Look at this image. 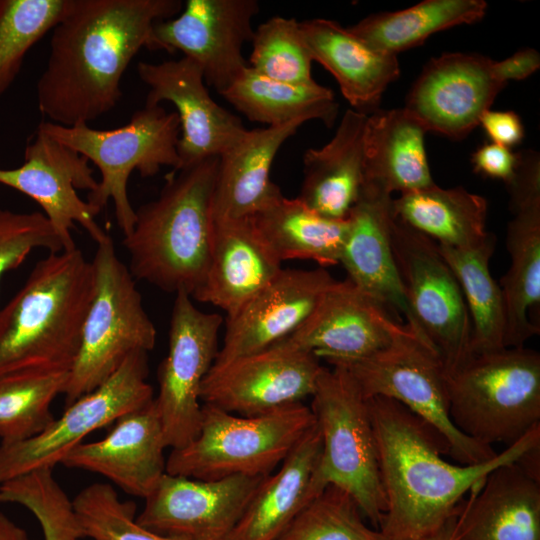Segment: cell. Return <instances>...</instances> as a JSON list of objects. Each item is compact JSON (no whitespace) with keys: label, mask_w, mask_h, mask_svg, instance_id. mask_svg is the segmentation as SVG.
<instances>
[{"label":"cell","mask_w":540,"mask_h":540,"mask_svg":"<svg viewBox=\"0 0 540 540\" xmlns=\"http://www.w3.org/2000/svg\"><path fill=\"white\" fill-rule=\"evenodd\" d=\"M181 0H71L52 29L45 70L37 86L42 115L73 126L112 110L121 79L146 48L153 25L177 16Z\"/></svg>","instance_id":"1"},{"label":"cell","mask_w":540,"mask_h":540,"mask_svg":"<svg viewBox=\"0 0 540 540\" xmlns=\"http://www.w3.org/2000/svg\"><path fill=\"white\" fill-rule=\"evenodd\" d=\"M387 510L379 527L386 540H430L456 513L471 488L501 465L540 449V425L493 458L450 463L444 437L399 402L367 399Z\"/></svg>","instance_id":"2"},{"label":"cell","mask_w":540,"mask_h":540,"mask_svg":"<svg viewBox=\"0 0 540 540\" xmlns=\"http://www.w3.org/2000/svg\"><path fill=\"white\" fill-rule=\"evenodd\" d=\"M219 156L173 170L159 196L141 205L124 236L134 279L190 297L205 277L212 247V197Z\"/></svg>","instance_id":"3"},{"label":"cell","mask_w":540,"mask_h":540,"mask_svg":"<svg viewBox=\"0 0 540 540\" xmlns=\"http://www.w3.org/2000/svg\"><path fill=\"white\" fill-rule=\"evenodd\" d=\"M93 291L92 263L77 247L39 260L0 309V376L25 369L70 370Z\"/></svg>","instance_id":"4"},{"label":"cell","mask_w":540,"mask_h":540,"mask_svg":"<svg viewBox=\"0 0 540 540\" xmlns=\"http://www.w3.org/2000/svg\"><path fill=\"white\" fill-rule=\"evenodd\" d=\"M449 415L485 447L510 446L540 425V354L523 347L471 354L446 370Z\"/></svg>","instance_id":"5"},{"label":"cell","mask_w":540,"mask_h":540,"mask_svg":"<svg viewBox=\"0 0 540 540\" xmlns=\"http://www.w3.org/2000/svg\"><path fill=\"white\" fill-rule=\"evenodd\" d=\"M314 424L310 407L302 402L255 416L202 404L198 435L187 445L172 449L166 473L200 480L233 475L265 477L280 466Z\"/></svg>","instance_id":"6"},{"label":"cell","mask_w":540,"mask_h":540,"mask_svg":"<svg viewBox=\"0 0 540 540\" xmlns=\"http://www.w3.org/2000/svg\"><path fill=\"white\" fill-rule=\"evenodd\" d=\"M38 130L92 162L101 173L97 188L87 201L103 209L112 200L116 222L124 236L133 229L136 212L128 197L129 176L137 170L142 177L159 173L161 167H180L178 141L180 121L176 112L161 105H144L125 125L98 130L87 123L62 126L41 122Z\"/></svg>","instance_id":"7"},{"label":"cell","mask_w":540,"mask_h":540,"mask_svg":"<svg viewBox=\"0 0 540 540\" xmlns=\"http://www.w3.org/2000/svg\"><path fill=\"white\" fill-rule=\"evenodd\" d=\"M311 397L322 442L318 484L350 495L363 517L379 530L387 502L367 399L341 366L323 367Z\"/></svg>","instance_id":"8"},{"label":"cell","mask_w":540,"mask_h":540,"mask_svg":"<svg viewBox=\"0 0 540 540\" xmlns=\"http://www.w3.org/2000/svg\"><path fill=\"white\" fill-rule=\"evenodd\" d=\"M91 263L94 291L63 393L66 406L100 386L129 354L148 352L156 343L154 323L111 237L97 244Z\"/></svg>","instance_id":"9"},{"label":"cell","mask_w":540,"mask_h":540,"mask_svg":"<svg viewBox=\"0 0 540 540\" xmlns=\"http://www.w3.org/2000/svg\"><path fill=\"white\" fill-rule=\"evenodd\" d=\"M332 366L343 367L366 399H393L430 424L444 437L456 463L479 464L498 453L469 439L453 425L444 361L416 325L403 324L385 348L368 357Z\"/></svg>","instance_id":"10"},{"label":"cell","mask_w":540,"mask_h":540,"mask_svg":"<svg viewBox=\"0 0 540 540\" xmlns=\"http://www.w3.org/2000/svg\"><path fill=\"white\" fill-rule=\"evenodd\" d=\"M147 352L129 354L100 386L66 406L42 433L14 444H0V484L31 471L61 464L92 432L149 404Z\"/></svg>","instance_id":"11"},{"label":"cell","mask_w":540,"mask_h":540,"mask_svg":"<svg viewBox=\"0 0 540 540\" xmlns=\"http://www.w3.org/2000/svg\"><path fill=\"white\" fill-rule=\"evenodd\" d=\"M392 250L411 322L441 355L449 370L471 355V325L460 285L438 244L396 215Z\"/></svg>","instance_id":"12"},{"label":"cell","mask_w":540,"mask_h":540,"mask_svg":"<svg viewBox=\"0 0 540 540\" xmlns=\"http://www.w3.org/2000/svg\"><path fill=\"white\" fill-rule=\"evenodd\" d=\"M222 323L220 314L199 310L187 293L175 294L168 353L158 369L159 391L154 398L171 449L187 445L200 431V388L219 352Z\"/></svg>","instance_id":"13"},{"label":"cell","mask_w":540,"mask_h":540,"mask_svg":"<svg viewBox=\"0 0 540 540\" xmlns=\"http://www.w3.org/2000/svg\"><path fill=\"white\" fill-rule=\"evenodd\" d=\"M314 354L282 342L213 364L200 400L241 416H255L300 403L312 396L324 366Z\"/></svg>","instance_id":"14"},{"label":"cell","mask_w":540,"mask_h":540,"mask_svg":"<svg viewBox=\"0 0 540 540\" xmlns=\"http://www.w3.org/2000/svg\"><path fill=\"white\" fill-rule=\"evenodd\" d=\"M258 13L257 0H187L178 16L153 25L146 49L181 51L221 95L249 67L243 45Z\"/></svg>","instance_id":"15"},{"label":"cell","mask_w":540,"mask_h":540,"mask_svg":"<svg viewBox=\"0 0 540 540\" xmlns=\"http://www.w3.org/2000/svg\"><path fill=\"white\" fill-rule=\"evenodd\" d=\"M89 160L36 129L17 168H0V184L33 199L43 210L63 250L76 248L71 231L78 223L96 244L110 236L98 225L101 209L80 198L77 190L94 191L98 181Z\"/></svg>","instance_id":"16"},{"label":"cell","mask_w":540,"mask_h":540,"mask_svg":"<svg viewBox=\"0 0 540 540\" xmlns=\"http://www.w3.org/2000/svg\"><path fill=\"white\" fill-rule=\"evenodd\" d=\"M265 477L200 480L165 473L145 498L136 522L183 540H225Z\"/></svg>","instance_id":"17"},{"label":"cell","mask_w":540,"mask_h":540,"mask_svg":"<svg viewBox=\"0 0 540 540\" xmlns=\"http://www.w3.org/2000/svg\"><path fill=\"white\" fill-rule=\"evenodd\" d=\"M494 61L479 54L443 53L430 60L410 89L404 107L427 132L466 137L506 84Z\"/></svg>","instance_id":"18"},{"label":"cell","mask_w":540,"mask_h":540,"mask_svg":"<svg viewBox=\"0 0 540 540\" xmlns=\"http://www.w3.org/2000/svg\"><path fill=\"white\" fill-rule=\"evenodd\" d=\"M137 72L149 87L145 105L168 101L177 110L179 168L220 156L246 132L241 119L211 97L202 70L193 60L183 56L161 63L141 61Z\"/></svg>","instance_id":"19"},{"label":"cell","mask_w":540,"mask_h":540,"mask_svg":"<svg viewBox=\"0 0 540 540\" xmlns=\"http://www.w3.org/2000/svg\"><path fill=\"white\" fill-rule=\"evenodd\" d=\"M402 326L383 306L346 279L336 281L306 321L280 342L333 365L378 352Z\"/></svg>","instance_id":"20"},{"label":"cell","mask_w":540,"mask_h":540,"mask_svg":"<svg viewBox=\"0 0 540 540\" xmlns=\"http://www.w3.org/2000/svg\"><path fill=\"white\" fill-rule=\"evenodd\" d=\"M336 281L323 267L282 268L233 316L226 318L223 344L213 364L258 352L291 335Z\"/></svg>","instance_id":"21"},{"label":"cell","mask_w":540,"mask_h":540,"mask_svg":"<svg viewBox=\"0 0 540 540\" xmlns=\"http://www.w3.org/2000/svg\"><path fill=\"white\" fill-rule=\"evenodd\" d=\"M450 540H540V475L520 461L474 485L448 522Z\"/></svg>","instance_id":"22"},{"label":"cell","mask_w":540,"mask_h":540,"mask_svg":"<svg viewBox=\"0 0 540 540\" xmlns=\"http://www.w3.org/2000/svg\"><path fill=\"white\" fill-rule=\"evenodd\" d=\"M165 448L153 399L120 417L103 439L76 446L61 464L100 474L126 493L145 499L166 473Z\"/></svg>","instance_id":"23"},{"label":"cell","mask_w":540,"mask_h":540,"mask_svg":"<svg viewBox=\"0 0 540 540\" xmlns=\"http://www.w3.org/2000/svg\"><path fill=\"white\" fill-rule=\"evenodd\" d=\"M395 219L391 195L361 188L351 208L339 263L348 280L386 310L411 322L403 285L395 263L391 231Z\"/></svg>","instance_id":"24"},{"label":"cell","mask_w":540,"mask_h":540,"mask_svg":"<svg viewBox=\"0 0 540 540\" xmlns=\"http://www.w3.org/2000/svg\"><path fill=\"white\" fill-rule=\"evenodd\" d=\"M306 121L246 130L219 156L212 197L213 222L249 218L283 194L271 180L273 161L281 146Z\"/></svg>","instance_id":"25"},{"label":"cell","mask_w":540,"mask_h":540,"mask_svg":"<svg viewBox=\"0 0 540 540\" xmlns=\"http://www.w3.org/2000/svg\"><path fill=\"white\" fill-rule=\"evenodd\" d=\"M249 218L214 222L208 268L191 297L233 316L282 269Z\"/></svg>","instance_id":"26"},{"label":"cell","mask_w":540,"mask_h":540,"mask_svg":"<svg viewBox=\"0 0 540 540\" xmlns=\"http://www.w3.org/2000/svg\"><path fill=\"white\" fill-rule=\"evenodd\" d=\"M300 29L312 60L333 75L352 109L367 115L377 110L382 94L399 77L397 55L371 47L333 20H305Z\"/></svg>","instance_id":"27"},{"label":"cell","mask_w":540,"mask_h":540,"mask_svg":"<svg viewBox=\"0 0 540 540\" xmlns=\"http://www.w3.org/2000/svg\"><path fill=\"white\" fill-rule=\"evenodd\" d=\"M322 449L316 423L266 476L225 540H276L300 511L325 488L317 482Z\"/></svg>","instance_id":"28"},{"label":"cell","mask_w":540,"mask_h":540,"mask_svg":"<svg viewBox=\"0 0 540 540\" xmlns=\"http://www.w3.org/2000/svg\"><path fill=\"white\" fill-rule=\"evenodd\" d=\"M427 131L407 110L377 109L364 133L362 188L391 195L434 184L427 161Z\"/></svg>","instance_id":"29"},{"label":"cell","mask_w":540,"mask_h":540,"mask_svg":"<svg viewBox=\"0 0 540 540\" xmlns=\"http://www.w3.org/2000/svg\"><path fill=\"white\" fill-rule=\"evenodd\" d=\"M368 115L348 109L332 139L303 155V182L298 196L331 219H346L363 183L364 133Z\"/></svg>","instance_id":"30"},{"label":"cell","mask_w":540,"mask_h":540,"mask_svg":"<svg viewBox=\"0 0 540 540\" xmlns=\"http://www.w3.org/2000/svg\"><path fill=\"white\" fill-rule=\"evenodd\" d=\"M510 208L514 215L506 235L510 265L499 285L506 348L523 347L540 332L532 318L540 304V193L525 195L511 202Z\"/></svg>","instance_id":"31"},{"label":"cell","mask_w":540,"mask_h":540,"mask_svg":"<svg viewBox=\"0 0 540 540\" xmlns=\"http://www.w3.org/2000/svg\"><path fill=\"white\" fill-rule=\"evenodd\" d=\"M249 219L281 262L312 260L323 268L339 264L348 229L347 218H327L298 197L282 196Z\"/></svg>","instance_id":"32"},{"label":"cell","mask_w":540,"mask_h":540,"mask_svg":"<svg viewBox=\"0 0 540 540\" xmlns=\"http://www.w3.org/2000/svg\"><path fill=\"white\" fill-rule=\"evenodd\" d=\"M394 214L439 245L468 248L482 243L488 205L485 198L464 188L432 184L393 199Z\"/></svg>","instance_id":"33"},{"label":"cell","mask_w":540,"mask_h":540,"mask_svg":"<svg viewBox=\"0 0 540 540\" xmlns=\"http://www.w3.org/2000/svg\"><path fill=\"white\" fill-rule=\"evenodd\" d=\"M250 121L279 126L302 119L332 126L338 103L331 89L318 84H293L267 78L247 67L221 94Z\"/></svg>","instance_id":"34"},{"label":"cell","mask_w":540,"mask_h":540,"mask_svg":"<svg viewBox=\"0 0 540 540\" xmlns=\"http://www.w3.org/2000/svg\"><path fill=\"white\" fill-rule=\"evenodd\" d=\"M495 238L489 236L468 248L439 245L454 273L468 310L471 325V354L505 349L506 318L500 286L490 272Z\"/></svg>","instance_id":"35"},{"label":"cell","mask_w":540,"mask_h":540,"mask_svg":"<svg viewBox=\"0 0 540 540\" xmlns=\"http://www.w3.org/2000/svg\"><path fill=\"white\" fill-rule=\"evenodd\" d=\"M486 10L483 0H425L404 10L371 14L348 30L371 47L397 55L436 32L481 20Z\"/></svg>","instance_id":"36"},{"label":"cell","mask_w":540,"mask_h":540,"mask_svg":"<svg viewBox=\"0 0 540 540\" xmlns=\"http://www.w3.org/2000/svg\"><path fill=\"white\" fill-rule=\"evenodd\" d=\"M70 370L25 369L0 376V444H14L46 430L55 420L54 399Z\"/></svg>","instance_id":"37"},{"label":"cell","mask_w":540,"mask_h":540,"mask_svg":"<svg viewBox=\"0 0 540 540\" xmlns=\"http://www.w3.org/2000/svg\"><path fill=\"white\" fill-rule=\"evenodd\" d=\"M71 0H0V97L28 51L57 25Z\"/></svg>","instance_id":"38"},{"label":"cell","mask_w":540,"mask_h":540,"mask_svg":"<svg viewBox=\"0 0 540 540\" xmlns=\"http://www.w3.org/2000/svg\"><path fill=\"white\" fill-rule=\"evenodd\" d=\"M0 502L24 506L38 520L44 540H81L83 532L72 500L53 469L42 468L0 484Z\"/></svg>","instance_id":"39"},{"label":"cell","mask_w":540,"mask_h":540,"mask_svg":"<svg viewBox=\"0 0 540 540\" xmlns=\"http://www.w3.org/2000/svg\"><path fill=\"white\" fill-rule=\"evenodd\" d=\"M248 65L255 72L277 81L310 84L312 58L295 18L274 16L260 24L251 40Z\"/></svg>","instance_id":"40"},{"label":"cell","mask_w":540,"mask_h":540,"mask_svg":"<svg viewBox=\"0 0 540 540\" xmlns=\"http://www.w3.org/2000/svg\"><path fill=\"white\" fill-rule=\"evenodd\" d=\"M364 519L350 495L328 485L276 540H386Z\"/></svg>","instance_id":"41"},{"label":"cell","mask_w":540,"mask_h":540,"mask_svg":"<svg viewBox=\"0 0 540 540\" xmlns=\"http://www.w3.org/2000/svg\"><path fill=\"white\" fill-rule=\"evenodd\" d=\"M84 538L92 540H183L150 531L136 522V505L122 501L106 483L83 488L72 500Z\"/></svg>","instance_id":"42"},{"label":"cell","mask_w":540,"mask_h":540,"mask_svg":"<svg viewBox=\"0 0 540 540\" xmlns=\"http://www.w3.org/2000/svg\"><path fill=\"white\" fill-rule=\"evenodd\" d=\"M35 249L63 251L53 227L42 212H14L0 207V279L20 266Z\"/></svg>","instance_id":"43"},{"label":"cell","mask_w":540,"mask_h":540,"mask_svg":"<svg viewBox=\"0 0 540 540\" xmlns=\"http://www.w3.org/2000/svg\"><path fill=\"white\" fill-rule=\"evenodd\" d=\"M517 161L518 154H514L510 148L493 142L480 146L471 158L475 172L500 179L506 184L515 174Z\"/></svg>","instance_id":"44"},{"label":"cell","mask_w":540,"mask_h":540,"mask_svg":"<svg viewBox=\"0 0 540 540\" xmlns=\"http://www.w3.org/2000/svg\"><path fill=\"white\" fill-rule=\"evenodd\" d=\"M479 124L493 143L510 148L519 144L524 136L520 117L513 111H491L483 113Z\"/></svg>","instance_id":"45"},{"label":"cell","mask_w":540,"mask_h":540,"mask_svg":"<svg viewBox=\"0 0 540 540\" xmlns=\"http://www.w3.org/2000/svg\"><path fill=\"white\" fill-rule=\"evenodd\" d=\"M540 67V56L535 49H522L512 56L494 61L493 68L496 77L507 84L510 80H522L529 77Z\"/></svg>","instance_id":"46"},{"label":"cell","mask_w":540,"mask_h":540,"mask_svg":"<svg viewBox=\"0 0 540 540\" xmlns=\"http://www.w3.org/2000/svg\"><path fill=\"white\" fill-rule=\"evenodd\" d=\"M0 540H30L27 532L0 512Z\"/></svg>","instance_id":"47"},{"label":"cell","mask_w":540,"mask_h":540,"mask_svg":"<svg viewBox=\"0 0 540 540\" xmlns=\"http://www.w3.org/2000/svg\"><path fill=\"white\" fill-rule=\"evenodd\" d=\"M430 540H450L448 523L436 536Z\"/></svg>","instance_id":"48"}]
</instances>
